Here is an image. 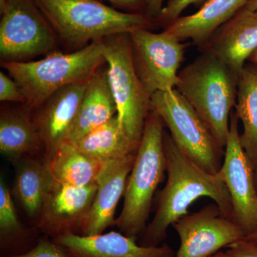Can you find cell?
I'll use <instances>...</instances> for the list:
<instances>
[{"mask_svg":"<svg viewBox=\"0 0 257 257\" xmlns=\"http://www.w3.org/2000/svg\"><path fill=\"white\" fill-rule=\"evenodd\" d=\"M52 240L63 248L69 257H175L176 255L166 243L143 246L137 243V238L116 231L93 236L69 234Z\"/></svg>","mask_w":257,"mask_h":257,"instance_id":"cell-16","label":"cell"},{"mask_svg":"<svg viewBox=\"0 0 257 257\" xmlns=\"http://www.w3.org/2000/svg\"><path fill=\"white\" fill-rule=\"evenodd\" d=\"M45 163L57 183L74 187H85L96 182L104 165L69 143L57 147L47 157Z\"/></svg>","mask_w":257,"mask_h":257,"instance_id":"cell-20","label":"cell"},{"mask_svg":"<svg viewBox=\"0 0 257 257\" xmlns=\"http://www.w3.org/2000/svg\"><path fill=\"white\" fill-rule=\"evenodd\" d=\"M10 257H69L63 248L52 239L39 240L37 244L28 252Z\"/></svg>","mask_w":257,"mask_h":257,"instance_id":"cell-27","label":"cell"},{"mask_svg":"<svg viewBox=\"0 0 257 257\" xmlns=\"http://www.w3.org/2000/svg\"><path fill=\"white\" fill-rule=\"evenodd\" d=\"M152 109L163 120L170 135L184 155L211 174L220 170L224 149L188 101L177 89L151 96Z\"/></svg>","mask_w":257,"mask_h":257,"instance_id":"cell-7","label":"cell"},{"mask_svg":"<svg viewBox=\"0 0 257 257\" xmlns=\"http://www.w3.org/2000/svg\"><path fill=\"white\" fill-rule=\"evenodd\" d=\"M165 126L160 115L152 109L128 175L124 206L115 221L120 231L131 237L138 238L146 229L154 195L167 173Z\"/></svg>","mask_w":257,"mask_h":257,"instance_id":"cell-5","label":"cell"},{"mask_svg":"<svg viewBox=\"0 0 257 257\" xmlns=\"http://www.w3.org/2000/svg\"><path fill=\"white\" fill-rule=\"evenodd\" d=\"M97 190V183L74 187L56 183L47 194L40 214L38 228L51 239L82 234V227Z\"/></svg>","mask_w":257,"mask_h":257,"instance_id":"cell-12","label":"cell"},{"mask_svg":"<svg viewBox=\"0 0 257 257\" xmlns=\"http://www.w3.org/2000/svg\"><path fill=\"white\" fill-rule=\"evenodd\" d=\"M42 147L32 110L25 104L2 107L0 151L10 160H18Z\"/></svg>","mask_w":257,"mask_h":257,"instance_id":"cell-19","label":"cell"},{"mask_svg":"<svg viewBox=\"0 0 257 257\" xmlns=\"http://www.w3.org/2000/svg\"><path fill=\"white\" fill-rule=\"evenodd\" d=\"M238 77L210 54L204 53L179 72L176 89L207 125L218 145L224 149L230 116L237 96Z\"/></svg>","mask_w":257,"mask_h":257,"instance_id":"cell-3","label":"cell"},{"mask_svg":"<svg viewBox=\"0 0 257 257\" xmlns=\"http://www.w3.org/2000/svg\"><path fill=\"white\" fill-rule=\"evenodd\" d=\"M238 122L232 111L224 159L217 175L229 192L232 220L246 236L257 231V192L253 163L241 146Z\"/></svg>","mask_w":257,"mask_h":257,"instance_id":"cell-10","label":"cell"},{"mask_svg":"<svg viewBox=\"0 0 257 257\" xmlns=\"http://www.w3.org/2000/svg\"><path fill=\"white\" fill-rule=\"evenodd\" d=\"M101 42L120 127L138 150L152 110L151 96L135 70L130 33L111 35Z\"/></svg>","mask_w":257,"mask_h":257,"instance_id":"cell-6","label":"cell"},{"mask_svg":"<svg viewBox=\"0 0 257 257\" xmlns=\"http://www.w3.org/2000/svg\"><path fill=\"white\" fill-rule=\"evenodd\" d=\"M74 145L87 156L103 163L138 151L120 127L117 114L109 122L87 134Z\"/></svg>","mask_w":257,"mask_h":257,"instance_id":"cell-23","label":"cell"},{"mask_svg":"<svg viewBox=\"0 0 257 257\" xmlns=\"http://www.w3.org/2000/svg\"><path fill=\"white\" fill-rule=\"evenodd\" d=\"M1 62L31 61L56 52L60 42L35 0H0Z\"/></svg>","mask_w":257,"mask_h":257,"instance_id":"cell-8","label":"cell"},{"mask_svg":"<svg viewBox=\"0 0 257 257\" xmlns=\"http://www.w3.org/2000/svg\"><path fill=\"white\" fill-rule=\"evenodd\" d=\"M28 233L18 220L11 194L1 179L0 183V238L3 250H14V255L23 254L28 250L24 246Z\"/></svg>","mask_w":257,"mask_h":257,"instance_id":"cell-24","label":"cell"},{"mask_svg":"<svg viewBox=\"0 0 257 257\" xmlns=\"http://www.w3.org/2000/svg\"><path fill=\"white\" fill-rule=\"evenodd\" d=\"M130 37L134 66L149 94L176 89L184 60L182 42L165 30L154 33L139 30L130 33Z\"/></svg>","mask_w":257,"mask_h":257,"instance_id":"cell-9","label":"cell"},{"mask_svg":"<svg viewBox=\"0 0 257 257\" xmlns=\"http://www.w3.org/2000/svg\"><path fill=\"white\" fill-rule=\"evenodd\" d=\"M164 145L167 182L159 195L154 219L143 232L140 243L143 246L160 245L167 236L169 227L188 214L189 207L202 197L210 198L223 215L232 219L229 192L217 174L209 173L190 160L166 132Z\"/></svg>","mask_w":257,"mask_h":257,"instance_id":"cell-1","label":"cell"},{"mask_svg":"<svg viewBox=\"0 0 257 257\" xmlns=\"http://www.w3.org/2000/svg\"><path fill=\"white\" fill-rule=\"evenodd\" d=\"M246 8L251 10H257V0H248Z\"/></svg>","mask_w":257,"mask_h":257,"instance_id":"cell-31","label":"cell"},{"mask_svg":"<svg viewBox=\"0 0 257 257\" xmlns=\"http://www.w3.org/2000/svg\"><path fill=\"white\" fill-rule=\"evenodd\" d=\"M146 8V15L156 20L163 9L164 0H144Z\"/></svg>","mask_w":257,"mask_h":257,"instance_id":"cell-30","label":"cell"},{"mask_svg":"<svg viewBox=\"0 0 257 257\" xmlns=\"http://www.w3.org/2000/svg\"><path fill=\"white\" fill-rule=\"evenodd\" d=\"M225 253L229 257H257V243L243 239L231 243Z\"/></svg>","mask_w":257,"mask_h":257,"instance_id":"cell-28","label":"cell"},{"mask_svg":"<svg viewBox=\"0 0 257 257\" xmlns=\"http://www.w3.org/2000/svg\"><path fill=\"white\" fill-rule=\"evenodd\" d=\"M106 63L101 40L77 51L56 52L40 60L1 62V67L18 83L25 97V105L35 110L62 87L88 82Z\"/></svg>","mask_w":257,"mask_h":257,"instance_id":"cell-4","label":"cell"},{"mask_svg":"<svg viewBox=\"0 0 257 257\" xmlns=\"http://www.w3.org/2000/svg\"><path fill=\"white\" fill-rule=\"evenodd\" d=\"M248 61L252 63L257 64V50L253 52V55L248 59Z\"/></svg>","mask_w":257,"mask_h":257,"instance_id":"cell-34","label":"cell"},{"mask_svg":"<svg viewBox=\"0 0 257 257\" xmlns=\"http://www.w3.org/2000/svg\"><path fill=\"white\" fill-rule=\"evenodd\" d=\"M172 226L180 241L175 257H210L246 236L239 225L223 215L216 204L187 214Z\"/></svg>","mask_w":257,"mask_h":257,"instance_id":"cell-11","label":"cell"},{"mask_svg":"<svg viewBox=\"0 0 257 257\" xmlns=\"http://www.w3.org/2000/svg\"><path fill=\"white\" fill-rule=\"evenodd\" d=\"M235 109L242 124L241 146L253 165L257 160V64H245L238 75Z\"/></svg>","mask_w":257,"mask_h":257,"instance_id":"cell-21","label":"cell"},{"mask_svg":"<svg viewBox=\"0 0 257 257\" xmlns=\"http://www.w3.org/2000/svg\"><path fill=\"white\" fill-rule=\"evenodd\" d=\"M244 239L257 243V231L252 233V234L247 235Z\"/></svg>","mask_w":257,"mask_h":257,"instance_id":"cell-32","label":"cell"},{"mask_svg":"<svg viewBox=\"0 0 257 257\" xmlns=\"http://www.w3.org/2000/svg\"><path fill=\"white\" fill-rule=\"evenodd\" d=\"M253 176H254L255 186H256L257 192V160L256 162L253 163Z\"/></svg>","mask_w":257,"mask_h":257,"instance_id":"cell-33","label":"cell"},{"mask_svg":"<svg viewBox=\"0 0 257 257\" xmlns=\"http://www.w3.org/2000/svg\"><path fill=\"white\" fill-rule=\"evenodd\" d=\"M136 153L104 162L96 179L97 190L82 227L86 236L100 234L115 224V212L124 195Z\"/></svg>","mask_w":257,"mask_h":257,"instance_id":"cell-15","label":"cell"},{"mask_svg":"<svg viewBox=\"0 0 257 257\" xmlns=\"http://www.w3.org/2000/svg\"><path fill=\"white\" fill-rule=\"evenodd\" d=\"M210 257H229L227 256L226 253L223 252V251H219V252L216 253L215 254L212 255Z\"/></svg>","mask_w":257,"mask_h":257,"instance_id":"cell-35","label":"cell"},{"mask_svg":"<svg viewBox=\"0 0 257 257\" xmlns=\"http://www.w3.org/2000/svg\"><path fill=\"white\" fill-rule=\"evenodd\" d=\"M116 114L117 108L106 62L89 79L78 113L64 143H77L87 134L109 122Z\"/></svg>","mask_w":257,"mask_h":257,"instance_id":"cell-17","label":"cell"},{"mask_svg":"<svg viewBox=\"0 0 257 257\" xmlns=\"http://www.w3.org/2000/svg\"><path fill=\"white\" fill-rule=\"evenodd\" d=\"M226 64L236 76L257 50V10L246 7L218 29L202 47Z\"/></svg>","mask_w":257,"mask_h":257,"instance_id":"cell-13","label":"cell"},{"mask_svg":"<svg viewBox=\"0 0 257 257\" xmlns=\"http://www.w3.org/2000/svg\"><path fill=\"white\" fill-rule=\"evenodd\" d=\"M248 0H207L194 14L179 17L164 28L179 41L202 47L216 30L247 4Z\"/></svg>","mask_w":257,"mask_h":257,"instance_id":"cell-18","label":"cell"},{"mask_svg":"<svg viewBox=\"0 0 257 257\" xmlns=\"http://www.w3.org/2000/svg\"><path fill=\"white\" fill-rule=\"evenodd\" d=\"M207 0H170L164 7L158 18L156 19L157 26L166 28L169 24L179 18L182 12L192 5H201Z\"/></svg>","mask_w":257,"mask_h":257,"instance_id":"cell-25","label":"cell"},{"mask_svg":"<svg viewBox=\"0 0 257 257\" xmlns=\"http://www.w3.org/2000/svg\"><path fill=\"white\" fill-rule=\"evenodd\" d=\"M0 101L25 104V96L18 83L8 74L0 72Z\"/></svg>","mask_w":257,"mask_h":257,"instance_id":"cell-26","label":"cell"},{"mask_svg":"<svg viewBox=\"0 0 257 257\" xmlns=\"http://www.w3.org/2000/svg\"><path fill=\"white\" fill-rule=\"evenodd\" d=\"M56 183L46 163L25 160L17 171L13 192L29 215H40L47 194Z\"/></svg>","mask_w":257,"mask_h":257,"instance_id":"cell-22","label":"cell"},{"mask_svg":"<svg viewBox=\"0 0 257 257\" xmlns=\"http://www.w3.org/2000/svg\"><path fill=\"white\" fill-rule=\"evenodd\" d=\"M57 35L60 45L77 51L118 34L157 27L143 13H124L99 0H35Z\"/></svg>","mask_w":257,"mask_h":257,"instance_id":"cell-2","label":"cell"},{"mask_svg":"<svg viewBox=\"0 0 257 257\" xmlns=\"http://www.w3.org/2000/svg\"><path fill=\"white\" fill-rule=\"evenodd\" d=\"M111 4L127 10L128 13L146 14V8L144 0H106Z\"/></svg>","mask_w":257,"mask_h":257,"instance_id":"cell-29","label":"cell"},{"mask_svg":"<svg viewBox=\"0 0 257 257\" xmlns=\"http://www.w3.org/2000/svg\"><path fill=\"white\" fill-rule=\"evenodd\" d=\"M88 82L62 87L32 110L34 121L47 157L66 141L78 113Z\"/></svg>","mask_w":257,"mask_h":257,"instance_id":"cell-14","label":"cell"}]
</instances>
